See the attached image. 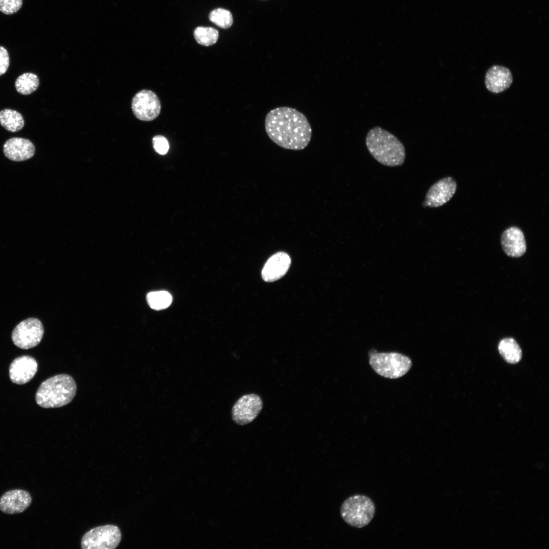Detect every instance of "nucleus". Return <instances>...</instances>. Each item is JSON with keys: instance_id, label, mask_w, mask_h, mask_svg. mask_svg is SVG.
<instances>
[{"instance_id": "1", "label": "nucleus", "mask_w": 549, "mask_h": 549, "mask_svg": "<svg viewBox=\"0 0 549 549\" xmlns=\"http://www.w3.org/2000/svg\"><path fill=\"white\" fill-rule=\"evenodd\" d=\"M265 129L273 142L287 149H303L312 137V129L306 116L289 107L271 110L265 117Z\"/></svg>"}, {"instance_id": "2", "label": "nucleus", "mask_w": 549, "mask_h": 549, "mask_svg": "<svg viewBox=\"0 0 549 549\" xmlns=\"http://www.w3.org/2000/svg\"><path fill=\"white\" fill-rule=\"evenodd\" d=\"M365 144L371 155L381 164L388 167L403 164L406 157L403 144L394 135L380 127L369 131Z\"/></svg>"}, {"instance_id": "3", "label": "nucleus", "mask_w": 549, "mask_h": 549, "mask_svg": "<svg viewBox=\"0 0 549 549\" xmlns=\"http://www.w3.org/2000/svg\"><path fill=\"white\" fill-rule=\"evenodd\" d=\"M76 391V383L71 376L59 374L48 378L41 384L36 394V401L42 408H59L70 403Z\"/></svg>"}, {"instance_id": "4", "label": "nucleus", "mask_w": 549, "mask_h": 549, "mask_svg": "<svg viewBox=\"0 0 549 549\" xmlns=\"http://www.w3.org/2000/svg\"><path fill=\"white\" fill-rule=\"evenodd\" d=\"M375 506L368 496L355 495L348 498L342 503L340 513L349 525L358 528L367 526L374 517Z\"/></svg>"}, {"instance_id": "5", "label": "nucleus", "mask_w": 549, "mask_h": 549, "mask_svg": "<svg viewBox=\"0 0 549 549\" xmlns=\"http://www.w3.org/2000/svg\"><path fill=\"white\" fill-rule=\"evenodd\" d=\"M369 355L372 368L377 374L385 378H400L406 374L411 367V359L398 353H377L373 350Z\"/></svg>"}, {"instance_id": "6", "label": "nucleus", "mask_w": 549, "mask_h": 549, "mask_svg": "<svg viewBox=\"0 0 549 549\" xmlns=\"http://www.w3.org/2000/svg\"><path fill=\"white\" fill-rule=\"evenodd\" d=\"M121 534L119 528L107 525L94 528L85 533L81 540L83 549H114L120 543Z\"/></svg>"}, {"instance_id": "7", "label": "nucleus", "mask_w": 549, "mask_h": 549, "mask_svg": "<svg viewBox=\"0 0 549 549\" xmlns=\"http://www.w3.org/2000/svg\"><path fill=\"white\" fill-rule=\"evenodd\" d=\"M43 334L41 322L37 318H30L16 325L12 333V340L19 348L28 349L40 343Z\"/></svg>"}, {"instance_id": "8", "label": "nucleus", "mask_w": 549, "mask_h": 549, "mask_svg": "<svg viewBox=\"0 0 549 549\" xmlns=\"http://www.w3.org/2000/svg\"><path fill=\"white\" fill-rule=\"evenodd\" d=\"M262 407L263 402L259 395L255 393L245 394L233 406L232 419L238 425L249 424L257 417Z\"/></svg>"}, {"instance_id": "9", "label": "nucleus", "mask_w": 549, "mask_h": 549, "mask_svg": "<svg viewBox=\"0 0 549 549\" xmlns=\"http://www.w3.org/2000/svg\"><path fill=\"white\" fill-rule=\"evenodd\" d=\"M131 106L136 117L143 121L156 119L160 114L161 108L157 95L147 89L137 93L133 98Z\"/></svg>"}, {"instance_id": "10", "label": "nucleus", "mask_w": 549, "mask_h": 549, "mask_svg": "<svg viewBox=\"0 0 549 549\" xmlns=\"http://www.w3.org/2000/svg\"><path fill=\"white\" fill-rule=\"evenodd\" d=\"M456 182L451 177L443 178L433 185L422 203L424 207H438L451 199L456 190Z\"/></svg>"}, {"instance_id": "11", "label": "nucleus", "mask_w": 549, "mask_h": 549, "mask_svg": "<svg viewBox=\"0 0 549 549\" xmlns=\"http://www.w3.org/2000/svg\"><path fill=\"white\" fill-rule=\"evenodd\" d=\"M38 363L32 356L24 355L15 358L9 366V377L11 381L22 385L30 381L37 372Z\"/></svg>"}, {"instance_id": "12", "label": "nucleus", "mask_w": 549, "mask_h": 549, "mask_svg": "<svg viewBox=\"0 0 549 549\" xmlns=\"http://www.w3.org/2000/svg\"><path fill=\"white\" fill-rule=\"evenodd\" d=\"M32 501L30 494L23 490L15 489L5 493L0 498V510L7 514L24 511Z\"/></svg>"}, {"instance_id": "13", "label": "nucleus", "mask_w": 549, "mask_h": 549, "mask_svg": "<svg viewBox=\"0 0 549 549\" xmlns=\"http://www.w3.org/2000/svg\"><path fill=\"white\" fill-rule=\"evenodd\" d=\"M501 242L505 253L511 257H520L526 251V243L522 231L513 226L506 229L502 234Z\"/></svg>"}, {"instance_id": "14", "label": "nucleus", "mask_w": 549, "mask_h": 549, "mask_svg": "<svg viewBox=\"0 0 549 549\" xmlns=\"http://www.w3.org/2000/svg\"><path fill=\"white\" fill-rule=\"evenodd\" d=\"M512 81L511 71L502 66L494 65L491 67L486 71L485 76L486 88L495 94L502 93L508 89Z\"/></svg>"}, {"instance_id": "15", "label": "nucleus", "mask_w": 549, "mask_h": 549, "mask_svg": "<svg viewBox=\"0 0 549 549\" xmlns=\"http://www.w3.org/2000/svg\"><path fill=\"white\" fill-rule=\"evenodd\" d=\"M290 264L291 259L288 254L278 252L271 256L265 264L262 270V277L267 282L277 281L286 273Z\"/></svg>"}, {"instance_id": "16", "label": "nucleus", "mask_w": 549, "mask_h": 549, "mask_svg": "<svg viewBox=\"0 0 549 549\" xmlns=\"http://www.w3.org/2000/svg\"><path fill=\"white\" fill-rule=\"evenodd\" d=\"M5 156L13 161H23L31 158L35 154V148L28 139L14 137L8 139L4 145Z\"/></svg>"}, {"instance_id": "17", "label": "nucleus", "mask_w": 549, "mask_h": 549, "mask_svg": "<svg viewBox=\"0 0 549 549\" xmlns=\"http://www.w3.org/2000/svg\"><path fill=\"white\" fill-rule=\"evenodd\" d=\"M498 350L505 360L509 363H516L521 359V349L512 338L502 339L498 345Z\"/></svg>"}, {"instance_id": "18", "label": "nucleus", "mask_w": 549, "mask_h": 549, "mask_svg": "<svg viewBox=\"0 0 549 549\" xmlns=\"http://www.w3.org/2000/svg\"><path fill=\"white\" fill-rule=\"evenodd\" d=\"M0 124L7 131L16 132L23 128L24 121L22 115L18 111L5 109L0 111Z\"/></svg>"}, {"instance_id": "19", "label": "nucleus", "mask_w": 549, "mask_h": 549, "mask_svg": "<svg viewBox=\"0 0 549 549\" xmlns=\"http://www.w3.org/2000/svg\"><path fill=\"white\" fill-rule=\"evenodd\" d=\"M15 85L19 93L27 95L37 89L39 85V79L34 73H25L17 78Z\"/></svg>"}, {"instance_id": "20", "label": "nucleus", "mask_w": 549, "mask_h": 549, "mask_svg": "<svg viewBox=\"0 0 549 549\" xmlns=\"http://www.w3.org/2000/svg\"><path fill=\"white\" fill-rule=\"evenodd\" d=\"M146 299L149 307L156 310L167 308L171 303L172 300L171 294L165 291L149 292L147 294Z\"/></svg>"}, {"instance_id": "21", "label": "nucleus", "mask_w": 549, "mask_h": 549, "mask_svg": "<svg viewBox=\"0 0 549 549\" xmlns=\"http://www.w3.org/2000/svg\"><path fill=\"white\" fill-rule=\"evenodd\" d=\"M194 35L198 43L208 46L217 42L219 33L217 29L212 27L200 26L195 29Z\"/></svg>"}, {"instance_id": "22", "label": "nucleus", "mask_w": 549, "mask_h": 549, "mask_svg": "<svg viewBox=\"0 0 549 549\" xmlns=\"http://www.w3.org/2000/svg\"><path fill=\"white\" fill-rule=\"evenodd\" d=\"M210 21L222 28H227L231 26L233 18L231 13L227 10L218 8L212 10L209 15Z\"/></svg>"}, {"instance_id": "23", "label": "nucleus", "mask_w": 549, "mask_h": 549, "mask_svg": "<svg viewBox=\"0 0 549 549\" xmlns=\"http://www.w3.org/2000/svg\"><path fill=\"white\" fill-rule=\"evenodd\" d=\"M22 0H0V11L7 15L17 12L21 7Z\"/></svg>"}, {"instance_id": "24", "label": "nucleus", "mask_w": 549, "mask_h": 549, "mask_svg": "<svg viewBox=\"0 0 549 549\" xmlns=\"http://www.w3.org/2000/svg\"><path fill=\"white\" fill-rule=\"evenodd\" d=\"M154 149L160 155H165L168 151L169 146L166 138L162 135H156L152 138Z\"/></svg>"}, {"instance_id": "25", "label": "nucleus", "mask_w": 549, "mask_h": 549, "mask_svg": "<svg viewBox=\"0 0 549 549\" xmlns=\"http://www.w3.org/2000/svg\"><path fill=\"white\" fill-rule=\"evenodd\" d=\"M9 56L6 49L0 46V76L5 74L9 66Z\"/></svg>"}]
</instances>
